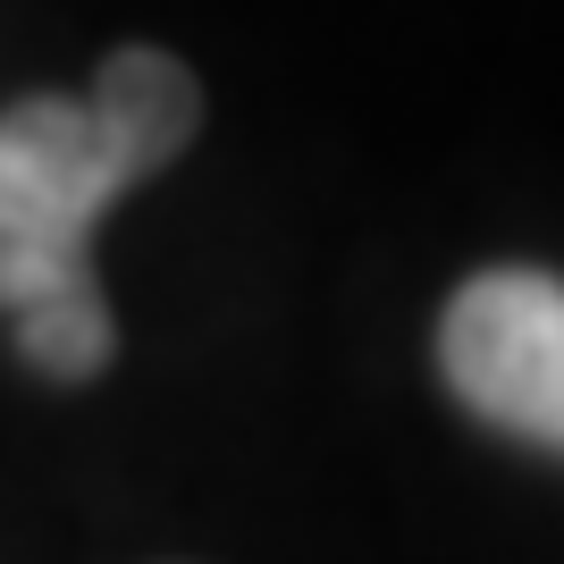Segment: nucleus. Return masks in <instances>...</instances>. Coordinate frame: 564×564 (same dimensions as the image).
Wrapping results in <instances>:
<instances>
[{"mask_svg": "<svg viewBox=\"0 0 564 564\" xmlns=\"http://www.w3.org/2000/svg\"><path fill=\"white\" fill-rule=\"evenodd\" d=\"M143 169L85 94H25L0 110V312L94 279V228Z\"/></svg>", "mask_w": 564, "mask_h": 564, "instance_id": "nucleus-1", "label": "nucleus"}, {"mask_svg": "<svg viewBox=\"0 0 564 564\" xmlns=\"http://www.w3.org/2000/svg\"><path fill=\"white\" fill-rule=\"evenodd\" d=\"M438 371L455 404L540 455H564V279L480 270L438 321Z\"/></svg>", "mask_w": 564, "mask_h": 564, "instance_id": "nucleus-2", "label": "nucleus"}, {"mask_svg": "<svg viewBox=\"0 0 564 564\" xmlns=\"http://www.w3.org/2000/svg\"><path fill=\"white\" fill-rule=\"evenodd\" d=\"M85 101L101 110V127L127 143V161H135L143 177L169 169L194 143V127H203V85H194V68L169 59V51H152V43H118L110 59H101Z\"/></svg>", "mask_w": 564, "mask_h": 564, "instance_id": "nucleus-3", "label": "nucleus"}, {"mask_svg": "<svg viewBox=\"0 0 564 564\" xmlns=\"http://www.w3.org/2000/svg\"><path fill=\"white\" fill-rule=\"evenodd\" d=\"M18 354L43 379H59V388H85L94 371H110L118 321L101 304V286L68 279V286H51V295H34V304H18Z\"/></svg>", "mask_w": 564, "mask_h": 564, "instance_id": "nucleus-4", "label": "nucleus"}]
</instances>
